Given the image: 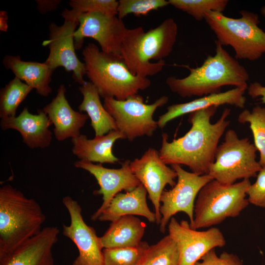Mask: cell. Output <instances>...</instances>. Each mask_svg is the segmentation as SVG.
Wrapping results in <instances>:
<instances>
[{
    "instance_id": "cell-1",
    "label": "cell",
    "mask_w": 265,
    "mask_h": 265,
    "mask_svg": "<svg viewBox=\"0 0 265 265\" xmlns=\"http://www.w3.org/2000/svg\"><path fill=\"white\" fill-rule=\"evenodd\" d=\"M217 107L211 106L189 113L188 122L191 127L182 137L169 142L167 134L162 133L159 154L165 164H183L194 173L208 174L219 140L230 123L227 118L230 109L228 108L215 123L211 122Z\"/></svg>"
},
{
    "instance_id": "cell-2",
    "label": "cell",
    "mask_w": 265,
    "mask_h": 265,
    "mask_svg": "<svg viewBox=\"0 0 265 265\" xmlns=\"http://www.w3.org/2000/svg\"><path fill=\"white\" fill-rule=\"evenodd\" d=\"M215 44V54L208 56L200 66H185L189 71L188 76L166 78V84L172 92L182 98H190L220 93L221 87L226 85L247 90L249 77L245 67L218 41Z\"/></svg>"
},
{
    "instance_id": "cell-3",
    "label": "cell",
    "mask_w": 265,
    "mask_h": 265,
    "mask_svg": "<svg viewBox=\"0 0 265 265\" xmlns=\"http://www.w3.org/2000/svg\"><path fill=\"white\" fill-rule=\"evenodd\" d=\"M178 25L172 18L145 31L141 26L128 29L120 55L134 75L147 78L159 74L165 65L163 60L173 51Z\"/></svg>"
},
{
    "instance_id": "cell-4",
    "label": "cell",
    "mask_w": 265,
    "mask_h": 265,
    "mask_svg": "<svg viewBox=\"0 0 265 265\" xmlns=\"http://www.w3.org/2000/svg\"><path fill=\"white\" fill-rule=\"evenodd\" d=\"M46 216L39 203L10 185L0 188V257L39 234Z\"/></svg>"
},
{
    "instance_id": "cell-5",
    "label": "cell",
    "mask_w": 265,
    "mask_h": 265,
    "mask_svg": "<svg viewBox=\"0 0 265 265\" xmlns=\"http://www.w3.org/2000/svg\"><path fill=\"white\" fill-rule=\"evenodd\" d=\"M82 54L86 75L104 99L125 100L151 85L148 78L133 75L121 55L104 53L94 43L88 44Z\"/></svg>"
},
{
    "instance_id": "cell-6",
    "label": "cell",
    "mask_w": 265,
    "mask_h": 265,
    "mask_svg": "<svg viewBox=\"0 0 265 265\" xmlns=\"http://www.w3.org/2000/svg\"><path fill=\"white\" fill-rule=\"evenodd\" d=\"M241 17L233 18L221 12L209 11L204 20L222 46H230L236 59L255 61L265 53V32L258 25L257 14L245 10L239 11Z\"/></svg>"
},
{
    "instance_id": "cell-7",
    "label": "cell",
    "mask_w": 265,
    "mask_h": 265,
    "mask_svg": "<svg viewBox=\"0 0 265 265\" xmlns=\"http://www.w3.org/2000/svg\"><path fill=\"white\" fill-rule=\"evenodd\" d=\"M249 179L233 185H224L215 180L206 184L200 190L195 202L193 229L210 227L221 223L227 218L235 217L249 205L246 191Z\"/></svg>"
},
{
    "instance_id": "cell-8",
    "label": "cell",
    "mask_w": 265,
    "mask_h": 265,
    "mask_svg": "<svg viewBox=\"0 0 265 265\" xmlns=\"http://www.w3.org/2000/svg\"><path fill=\"white\" fill-rule=\"evenodd\" d=\"M257 151L248 138L240 139L235 131L229 129L226 132L224 142L217 147L208 175L227 185L238 179L256 177L262 168L256 160Z\"/></svg>"
},
{
    "instance_id": "cell-9",
    "label": "cell",
    "mask_w": 265,
    "mask_h": 265,
    "mask_svg": "<svg viewBox=\"0 0 265 265\" xmlns=\"http://www.w3.org/2000/svg\"><path fill=\"white\" fill-rule=\"evenodd\" d=\"M168 100V96H162L153 103L147 104L143 98L137 94L123 101L106 98L103 105L114 119L116 130L123 134L125 139L132 141L137 137L153 135L159 127L153 114Z\"/></svg>"
},
{
    "instance_id": "cell-10",
    "label": "cell",
    "mask_w": 265,
    "mask_h": 265,
    "mask_svg": "<svg viewBox=\"0 0 265 265\" xmlns=\"http://www.w3.org/2000/svg\"><path fill=\"white\" fill-rule=\"evenodd\" d=\"M64 21L61 26L51 23L49 26V38L42 46L49 49V55L45 61L53 70L59 67L73 72L74 81L82 85L86 75L84 62L80 61L75 52L74 34L79 25L80 16L73 10L65 8L61 14Z\"/></svg>"
},
{
    "instance_id": "cell-11",
    "label": "cell",
    "mask_w": 265,
    "mask_h": 265,
    "mask_svg": "<svg viewBox=\"0 0 265 265\" xmlns=\"http://www.w3.org/2000/svg\"><path fill=\"white\" fill-rule=\"evenodd\" d=\"M177 174V182L172 188L163 190L160 198L161 215L159 231L164 233L170 219L179 212L186 213L191 225L194 219L195 200L201 188L213 180L208 174L199 175L186 171L179 164L171 165Z\"/></svg>"
},
{
    "instance_id": "cell-12",
    "label": "cell",
    "mask_w": 265,
    "mask_h": 265,
    "mask_svg": "<svg viewBox=\"0 0 265 265\" xmlns=\"http://www.w3.org/2000/svg\"><path fill=\"white\" fill-rule=\"evenodd\" d=\"M79 25L74 34L76 50L82 46L85 38L95 40L101 50L106 53L120 55L122 44L127 28L117 15L102 13H84L79 18Z\"/></svg>"
},
{
    "instance_id": "cell-13",
    "label": "cell",
    "mask_w": 265,
    "mask_h": 265,
    "mask_svg": "<svg viewBox=\"0 0 265 265\" xmlns=\"http://www.w3.org/2000/svg\"><path fill=\"white\" fill-rule=\"evenodd\" d=\"M169 234L176 243L179 251V265H194L210 250L222 247L225 238L218 228L212 227L199 231L191 228L183 220L179 222L172 217L168 224Z\"/></svg>"
},
{
    "instance_id": "cell-14",
    "label": "cell",
    "mask_w": 265,
    "mask_h": 265,
    "mask_svg": "<svg viewBox=\"0 0 265 265\" xmlns=\"http://www.w3.org/2000/svg\"><path fill=\"white\" fill-rule=\"evenodd\" d=\"M70 217L69 225H62V234L76 245L79 255L72 265H103V256L100 237L94 229L84 221L78 202L70 196L62 199Z\"/></svg>"
},
{
    "instance_id": "cell-15",
    "label": "cell",
    "mask_w": 265,
    "mask_h": 265,
    "mask_svg": "<svg viewBox=\"0 0 265 265\" xmlns=\"http://www.w3.org/2000/svg\"><path fill=\"white\" fill-rule=\"evenodd\" d=\"M132 173L145 188L154 206L156 223L159 225L161 218L160 198L166 185L174 187L177 178L176 172L167 166L159 156V152L149 148L139 159L130 162Z\"/></svg>"
},
{
    "instance_id": "cell-16",
    "label": "cell",
    "mask_w": 265,
    "mask_h": 265,
    "mask_svg": "<svg viewBox=\"0 0 265 265\" xmlns=\"http://www.w3.org/2000/svg\"><path fill=\"white\" fill-rule=\"evenodd\" d=\"M130 162V160H126L118 169L107 168L102 164H95L84 160H79L74 162L76 168L87 171L95 178L100 186V189L95 193L103 195V203L92 215L91 220H97L114 197L120 191H131L140 184L131 170Z\"/></svg>"
},
{
    "instance_id": "cell-17",
    "label": "cell",
    "mask_w": 265,
    "mask_h": 265,
    "mask_svg": "<svg viewBox=\"0 0 265 265\" xmlns=\"http://www.w3.org/2000/svg\"><path fill=\"white\" fill-rule=\"evenodd\" d=\"M60 230L48 226L7 255L0 257V265H54L53 249Z\"/></svg>"
},
{
    "instance_id": "cell-18",
    "label": "cell",
    "mask_w": 265,
    "mask_h": 265,
    "mask_svg": "<svg viewBox=\"0 0 265 265\" xmlns=\"http://www.w3.org/2000/svg\"><path fill=\"white\" fill-rule=\"evenodd\" d=\"M52 123L42 109L38 113H31L25 107L17 116L1 119V130L13 129L18 131L23 142L30 149H44L48 147L52 140V132L49 129Z\"/></svg>"
},
{
    "instance_id": "cell-19",
    "label": "cell",
    "mask_w": 265,
    "mask_h": 265,
    "mask_svg": "<svg viewBox=\"0 0 265 265\" xmlns=\"http://www.w3.org/2000/svg\"><path fill=\"white\" fill-rule=\"evenodd\" d=\"M65 94V85L60 84L55 97L42 109L54 125L53 134L59 141L79 136L80 129L89 117L86 114L74 110Z\"/></svg>"
},
{
    "instance_id": "cell-20",
    "label": "cell",
    "mask_w": 265,
    "mask_h": 265,
    "mask_svg": "<svg viewBox=\"0 0 265 265\" xmlns=\"http://www.w3.org/2000/svg\"><path fill=\"white\" fill-rule=\"evenodd\" d=\"M246 90L235 87L225 92L201 97L188 102L172 104L167 107L165 113L159 117L158 126L162 129L169 122L177 117L211 106L229 105L243 108L246 103L244 96Z\"/></svg>"
},
{
    "instance_id": "cell-21",
    "label": "cell",
    "mask_w": 265,
    "mask_h": 265,
    "mask_svg": "<svg viewBox=\"0 0 265 265\" xmlns=\"http://www.w3.org/2000/svg\"><path fill=\"white\" fill-rule=\"evenodd\" d=\"M147 193L141 184L131 191L118 193L98 219L113 222L123 216L136 215L145 217L150 222H156L155 213L150 210L147 203Z\"/></svg>"
},
{
    "instance_id": "cell-22",
    "label": "cell",
    "mask_w": 265,
    "mask_h": 265,
    "mask_svg": "<svg viewBox=\"0 0 265 265\" xmlns=\"http://www.w3.org/2000/svg\"><path fill=\"white\" fill-rule=\"evenodd\" d=\"M119 139H125L123 134L117 130L93 139H88L86 135L80 134L71 139L72 153L80 160L101 164H114L119 161L112 152L114 142Z\"/></svg>"
},
{
    "instance_id": "cell-23",
    "label": "cell",
    "mask_w": 265,
    "mask_h": 265,
    "mask_svg": "<svg viewBox=\"0 0 265 265\" xmlns=\"http://www.w3.org/2000/svg\"><path fill=\"white\" fill-rule=\"evenodd\" d=\"M5 68L16 77L35 89L42 97H48L52 92L50 85L53 72L45 62L23 60L19 55H5L2 60Z\"/></svg>"
},
{
    "instance_id": "cell-24",
    "label": "cell",
    "mask_w": 265,
    "mask_h": 265,
    "mask_svg": "<svg viewBox=\"0 0 265 265\" xmlns=\"http://www.w3.org/2000/svg\"><path fill=\"white\" fill-rule=\"evenodd\" d=\"M146 224L132 215L121 216L111 222L100 237L103 248L135 247L141 243Z\"/></svg>"
},
{
    "instance_id": "cell-25",
    "label": "cell",
    "mask_w": 265,
    "mask_h": 265,
    "mask_svg": "<svg viewBox=\"0 0 265 265\" xmlns=\"http://www.w3.org/2000/svg\"><path fill=\"white\" fill-rule=\"evenodd\" d=\"M79 89L83 96L79 110L81 112L87 113L95 136H102L117 130L114 120L102 104L100 96L95 86L90 81H85Z\"/></svg>"
},
{
    "instance_id": "cell-26",
    "label": "cell",
    "mask_w": 265,
    "mask_h": 265,
    "mask_svg": "<svg viewBox=\"0 0 265 265\" xmlns=\"http://www.w3.org/2000/svg\"><path fill=\"white\" fill-rule=\"evenodd\" d=\"M33 89L16 77L11 80L0 91V118L15 117L20 105Z\"/></svg>"
},
{
    "instance_id": "cell-27",
    "label": "cell",
    "mask_w": 265,
    "mask_h": 265,
    "mask_svg": "<svg viewBox=\"0 0 265 265\" xmlns=\"http://www.w3.org/2000/svg\"><path fill=\"white\" fill-rule=\"evenodd\" d=\"M179 258L177 245L168 235L149 246L139 265H179Z\"/></svg>"
},
{
    "instance_id": "cell-28",
    "label": "cell",
    "mask_w": 265,
    "mask_h": 265,
    "mask_svg": "<svg viewBox=\"0 0 265 265\" xmlns=\"http://www.w3.org/2000/svg\"><path fill=\"white\" fill-rule=\"evenodd\" d=\"M239 123H249L252 131L254 145L260 152L259 163L265 167V107L257 106L251 111L244 109L238 116Z\"/></svg>"
},
{
    "instance_id": "cell-29",
    "label": "cell",
    "mask_w": 265,
    "mask_h": 265,
    "mask_svg": "<svg viewBox=\"0 0 265 265\" xmlns=\"http://www.w3.org/2000/svg\"><path fill=\"white\" fill-rule=\"evenodd\" d=\"M169 4L185 12L197 21L205 19L209 11L221 12L225 9L227 0H168Z\"/></svg>"
},
{
    "instance_id": "cell-30",
    "label": "cell",
    "mask_w": 265,
    "mask_h": 265,
    "mask_svg": "<svg viewBox=\"0 0 265 265\" xmlns=\"http://www.w3.org/2000/svg\"><path fill=\"white\" fill-rule=\"evenodd\" d=\"M149 246L141 241L135 247L104 248L103 265H139Z\"/></svg>"
},
{
    "instance_id": "cell-31",
    "label": "cell",
    "mask_w": 265,
    "mask_h": 265,
    "mask_svg": "<svg viewBox=\"0 0 265 265\" xmlns=\"http://www.w3.org/2000/svg\"><path fill=\"white\" fill-rule=\"evenodd\" d=\"M166 0H120L118 1L117 16L122 20L127 15H145L150 12L167 6Z\"/></svg>"
},
{
    "instance_id": "cell-32",
    "label": "cell",
    "mask_w": 265,
    "mask_h": 265,
    "mask_svg": "<svg viewBox=\"0 0 265 265\" xmlns=\"http://www.w3.org/2000/svg\"><path fill=\"white\" fill-rule=\"evenodd\" d=\"M69 4L79 16L92 12L117 15L118 1L115 0H70Z\"/></svg>"
},
{
    "instance_id": "cell-33",
    "label": "cell",
    "mask_w": 265,
    "mask_h": 265,
    "mask_svg": "<svg viewBox=\"0 0 265 265\" xmlns=\"http://www.w3.org/2000/svg\"><path fill=\"white\" fill-rule=\"evenodd\" d=\"M246 195L249 203L265 208V167L259 172L256 181L249 186Z\"/></svg>"
},
{
    "instance_id": "cell-34",
    "label": "cell",
    "mask_w": 265,
    "mask_h": 265,
    "mask_svg": "<svg viewBox=\"0 0 265 265\" xmlns=\"http://www.w3.org/2000/svg\"><path fill=\"white\" fill-rule=\"evenodd\" d=\"M201 260L194 265H243L240 259L234 254L223 252L217 256L215 248L206 253Z\"/></svg>"
},
{
    "instance_id": "cell-35",
    "label": "cell",
    "mask_w": 265,
    "mask_h": 265,
    "mask_svg": "<svg viewBox=\"0 0 265 265\" xmlns=\"http://www.w3.org/2000/svg\"><path fill=\"white\" fill-rule=\"evenodd\" d=\"M248 94L252 98L260 97L262 103L265 104V86L258 82L251 83L247 89Z\"/></svg>"
},
{
    "instance_id": "cell-36",
    "label": "cell",
    "mask_w": 265,
    "mask_h": 265,
    "mask_svg": "<svg viewBox=\"0 0 265 265\" xmlns=\"http://www.w3.org/2000/svg\"><path fill=\"white\" fill-rule=\"evenodd\" d=\"M60 0H36L37 8L41 14H45L57 8L61 3Z\"/></svg>"
},
{
    "instance_id": "cell-37",
    "label": "cell",
    "mask_w": 265,
    "mask_h": 265,
    "mask_svg": "<svg viewBox=\"0 0 265 265\" xmlns=\"http://www.w3.org/2000/svg\"><path fill=\"white\" fill-rule=\"evenodd\" d=\"M8 15L5 11H0V30L6 32L8 29Z\"/></svg>"
},
{
    "instance_id": "cell-38",
    "label": "cell",
    "mask_w": 265,
    "mask_h": 265,
    "mask_svg": "<svg viewBox=\"0 0 265 265\" xmlns=\"http://www.w3.org/2000/svg\"><path fill=\"white\" fill-rule=\"evenodd\" d=\"M261 13L265 18V5L261 8Z\"/></svg>"
}]
</instances>
